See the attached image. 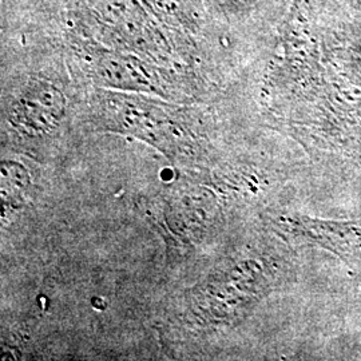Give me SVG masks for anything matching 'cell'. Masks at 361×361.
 Instances as JSON below:
<instances>
[{
  "label": "cell",
  "mask_w": 361,
  "mask_h": 361,
  "mask_svg": "<svg viewBox=\"0 0 361 361\" xmlns=\"http://www.w3.org/2000/svg\"><path fill=\"white\" fill-rule=\"evenodd\" d=\"M62 113L63 98L61 92L50 86L35 85L15 106V123L27 133H46L58 123Z\"/></svg>",
  "instance_id": "1"
},
{
  "label": "cell",
  "mask_w": 361,
  "mask_h": 361,
  "mask_svg": "<svg viewBox=\"0 0 361 361\" xmlns=\"http://www.w3.org/2000/svg\"><path fill=\"white\" fill-rule=\"evenodd\" d=\"M31 180L25 166L18 162L1 165V204L7 209L22 204L28 193Z\"/></svg>",
  "instance_id": "2"
}]
</instances>
